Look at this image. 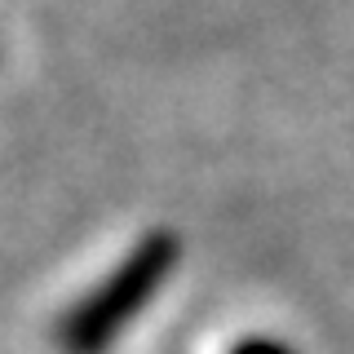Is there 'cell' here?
<instances>
[{
  "mask_svg": "<svg viewBox=\"0 0 354 354\" xmlns=\"http://www.w3.org/2000/svg\"><path fill=\"white\" fill-rule=\"evenodd\" d=\"M182 261V239L173 230H151L124 252V261L93 283L88 292L58 319V350L62 354H106L133 328L169 274Z\"/></svg>",
  "mask_w": 354,
  "mask_h": 354,
  "instance_id": "cell-1",
  "label": "cell"
},
{
  "mask_svg": "<svg viewBox=\"0 0 354 354\" xmlns=\"http://www.w3.org/2000/svg\"><path fill=\"white\" fill-rule=\"evenodd\" d=\"M230 354H297V350L279 337H243L230 346Z\"/></svg>",
  "mask_w": 354,
  "mask_h": 354,
  "instance_id": "cell-2",
  "label": "cell"
}]
</instances>
